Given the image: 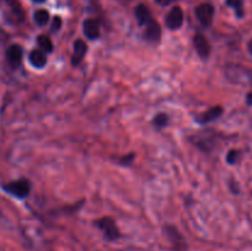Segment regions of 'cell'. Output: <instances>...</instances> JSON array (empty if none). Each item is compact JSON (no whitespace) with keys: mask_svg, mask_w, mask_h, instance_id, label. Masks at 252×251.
I'll return each mask as SVG.
<instances>
[{"mask_svg":"<svg viewBox=\"0 0 252 251\" xmlns=\"http://www.w3.org/2000/svg\"><path fill=\"white\" fill-rule=\"evenodd\" d=\"M0 11L9 24H21L25 19L24 10L16 0H0Z\"/></svg>","mask_w":252,"mask_h":251,"instance_id":"6da1fadb","label":"cell"},{"mask_svg":"<svg viewBox=\"0 0 252 251\" xmlns=\"http://www.w3.org/2000/svg\"><path fill=\"white\" fill-rule=\"evenodd\" d=\"M4 189L16 198H26L31 192V182L26 179L15 180L5 185Z\"/></svg>","mask_w":252,"mask_h":251,"instance_id":"7a4b0ae2","label":"cell"},{"mask_svg":"<svg viewBox=\"0 0 252 251\" xmlns=\"http://www.w3.org/2000/svg\"><path fill=\"white\" fill-rule=\"evenodd\" d=\"M95 225L105 234V236L108 240L115 241L117 240V239H120V230H118L115 220H113L112 218H110V217H103V218L97 219V220L95 221Z\"/></svg>","mask_w":252,"mask_h":251,"instance_id":"3957f363","label":"cell"},{"mask_svg":"<svg viewBox=\"0 0 252 251\" xmlns=\"http://www.w3.org/2000/svg\"><path fill=\"white\" fill-rule=\"evenodd\" d=\"M196 16L198 19V21L203 25L204 27H208L212 24L214 17V6L208 2H204V4L198 5L196 7Z\"/></svg>","mask_w":252,"mask_h":251,"instance_id":"277c9868","label":"cell"},{"mask_svg":"<svg viewBox=\"0 0 252 251\" xmlns=\"http://www.w3.org/2000/svg\"><path fill=\"white\" fill-rule=\"evenodd\" d=\"M165 233H166L167 238H169L170 243L172 244L174 249L176 251H186L187 245L186 241H185L184 236L180 234V231L177 230L175 226L171 225H166L165 226Z\"/></svg>","mask_w":252,"mask_h":251,"instance_id":"5b68a950","label":"cell"},{"mask_svg":"<svg viewBox=\"0 0 252 251\" xmlns=\"http://www.w3.org/2000/svg\"><path fill=\"white\" fill-rule=\"evenodd\" d=\"M165 24H166L167 29L170 30H177L182 26L184 24V11L180 6H174L170 12L167 14L166 19H165Z\"/></svg>","mask_w":252,"mask_h":251,"instance_id":"8992f818","label":"cell"},{"mask_svg":"<svg viewBox=\"0 0 252 251\" xmlns=\"http://www.w3.org/2000/svg\"><path fill=\"white\" fill-rule=\"evenodd\" d=\"M5 56H6V61L10 64V66L15 69L21 64L22 57H24V49L20 44H11L6 49Z\"/></svg>","mask_w":252,"mask_h":251,"instance_id":"52a82bcc","label":"cell"},{"mask_svg":"<svg viewBox=\"0 0 252 251\" xmlns=\"http://www.w3.org/2000/svg\"><path fill=\"white\" fill-rule=\"evenodd\" d=\"M193 44L199 57H202V58H207V57L209 56V53H211V44H209L208 39L206 38L204 34L202 33L194 34Z\"/></svg>","mask_w":252,"mask_h":251,"instance_id":"ba28073f","label":"cell"},{"mask_svg":"<svg viewBox=\"0 0 252 251\" xmlns=\"http://www.w3.org/2000/svg\"><path fill=\"white\" fill-rule=\"evenodd\" d=\"M134 15H135V19H137L138 24H139L140 26H147V25H149L150 22L153 21L150 10L148 9L147 5H144V4H139L135 6Z\"/></svg>","mask_w":252,"mask_h":251,"instance_id":"9c48e42d","label":"cell"},{"mask_svg":"<svg viewBox=\"0 0 252 251\" xmlns=\"http://www.w3.org/2000/svg\"><path fill=\"white\" fill-rule=\"evenodd\" d=\"M84 34L89 39H96L100 37V24L94 19H88L84 21L83 25Z\"/></svg>","mask_w":252,"mask_h":251,"instance_id":"30bf717a","label":"cell"},{"mask_svg":"<svg viewBox=\"0 0 252 251\" xmlns=\"http://www.w3.org/2000/svg\"><path fill=\"white\" fill-rule=\"evenodd\" d=\"M144 37L145 39H148L150 42L160 41V37H161V27H160V25L155 20H153L149 25L145 26Z\"/></svg>","mask_w":252,"mask_h":251,"instance_id":"8fae6325","label":"cell"},{"mask_svg":"<svg viewBox=\"0 0 252 251\" xmlns=\"http://www.w3.org/2000/svg\"><path fill=\"white\" fill-rule=\"evenodd\" d=\"M86 52H88V46L83 39H78L74 43V52H73V58H71V64L73 65H78L83 62L84 57H85Z\"/></svg>","mask_w":252,"mask_h":251,"instance_id":"7c38bea8","label":"cell"},{"mask_svg":"<svg viewBox=\"0 0 252 251\" xmlns=\"http://www.w3.org/2000/svg\"><path fill=\"white\" fill-rule=\"evenodd\" d=\"M224 110L221 106H213L209 110H207L206 112L202 113L201 116L198 117V122L199 123H209L212 121H216L217 118L220 117L223 115Z\"/></svg>","mask_w":252,"mask_h":251,"instance_id":"4fadbf2b","label":"cell"},{"mask_svg":"<svg viewBox=\"0 0 252 251\" xmlns=\"http://www.w3.org/2000/svg\"><path fill=\"white\" fill-rule=\"evenodd\" d=\"M29 59L30 63H31L34 68H43L47 64V56L43 51H41V49H33V51H31Z\"/></svg>","mask_w":252,"mask_h":251,"instance_id":"5bb4252c","label":"cell"},{"mask_svg":"<svg viewBox=\"0 0 252 251\" xmlns=\"http://www.w3.org/2000/svg\"><path fill=\"white\" fill-rule=\"evenodd\" d=\"M37 44L39 46V49L43 51L44 53H51L53 51V42L46 34H41L37 37Z\"/></svg>","mask_w":252,"mask_h":251,"instance_id":"9a60e30c","label":"cell"},{"mask_svg":"<svg viewBox=\"0 0 252 251\" xmlns=\"http://www.w3.org/2000/svg\"><path fill=\"white\" fill-rule=\"evenodd\" d=\"M33 20L38 26H46L49 21V12L44 9H39L34 12Z\"/></svg>","mask_w":252,"mask_h":251,"instance_id":"2e32d148","label":"cell"},{"mask_svg":"<svg viewBox=\"0 0 252 251\" xmlns=\"http://www.w3.org/2000/svg\"><path fill=\"white\" fill-rule=\"evenodd\" d=\"M225 4L228 5L229 7L235 10V14L239 19L244 16V2L243 0H226Z\"/></svg>","mask_w":252,"mask_h":251,"instance_id":"e0dca14e","label":"cell"},{"mask_svg":"<svg viewBox=\"0 0 252 251\" xmlns=\"http://www.w3.org/2000/svg\"><path fill=\"white\" fill-rule=\"evenodd\" d=\"M169 123V116L166 113H158L157 116L153 120V125L155 126V128L158 129H161V128H165Z\"/></svg>","mask_w":252,"mask_h":251,"instance_id":"ac0fdd59","label":"cell"},{"mask_svg":"<svg viewBox=\"0 0 252 251\" xmlns=\"http://www.w3.org/2000/svg\"><path fill=\"white\" fill-rule=\"evenodd\" d=\"M239 157H240V152L236 149H231L230 152L228 153V155H226V161H228V164H236V161L239 160Z\"/></svg>","mask_w":252,"mask_h":251,"instance_id":"d6986e66","label":"cell"},{"mask_svg":"<svg viewBox=\"0 0 252 251\" xmlns=\"http://www.w3.org/2000/svg\"><path fill=\"white\" fill-rule=\"evenodd\" d=\"M134 159H135V154L130 153V154L123 155L122 157H120V159H118V162H120L121 165H123V166H129V165L134 161Z\"/></svg>","mask_w":252,"mask_h":251,"instance_id":"ffe728a7","label":"cell"},{"mask_svg":"<svg viewBox=\"0 0 252 251\" xmlns=\"http://www.w3.org/2000/svg\"><path fill=\"white\" fill-rule=\"evenodd\" d=\"M61 27H62V19L59 16H56L53 19V24H52L51 31L54 33V32L59 31V30H61Z\"/></svg>","mask_w":252,"mask_h":251,"instance_id":"44dd1931","label":"cell"},{"mask_svg":"<svg viewBox=\"0 0 252 251\" xmlns=\"http://www.w3.org/2000/svg\"><path fill=\"white\" fill-rule=\"evenodd\" d=\"M174 1H176V0H155V2H158L161 6H167V5H170Z\"/></svg>","mask_w":252,"mask_h":251,"instance_id":"7402d4cb","label":"cell"},{"mask_svg":"<svg viewBox=\"0 0 252 251\" xmlns=\"http://www.w3.org/2000/svg\"><path fill=\"white\" fill-rule=\"evenodd\" d=\"M246 103H248L249 106H252V91L249 93L248 96H246Z\"/></svg>","mask_w":252,"mask_h":251,"instance_id":"603a6c76","label":"cell"},{"mask_svg":"<svg viewBox=\"0 0 252 251\" xmlns=\"http://www.w3.org/2000/svg\"><path fill=\"white\" fill-rule=\"evenodd\" d=\"M248 48H249V52H250V54L252 56V38H251V41L249 42V44H248Z\"/></svg>","mask_w":252,"mask_h":251,"instance_id":"cb8c5ba5","label":"cell"},{"mask_svg":"<svg viewBox=\"0 0 252 251\" xmlns=\"http://www.w3.org/2000/svg\"><path fill=\"white\" fill-rule=\"evenodd\" d=\"M34 2H43V1H46V0H33Z\"/></svg>","mask_w":252,"mask_h":251,"instance_id":"d4e9b609","label":"cell"}]
</instances>
